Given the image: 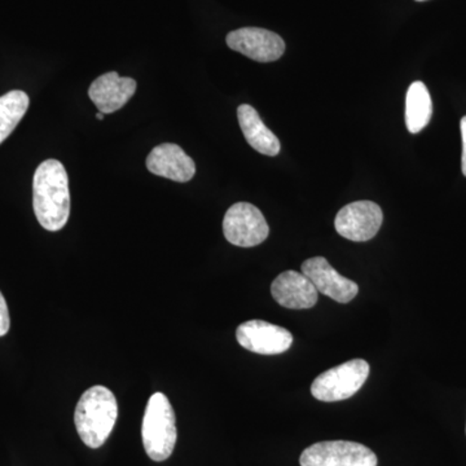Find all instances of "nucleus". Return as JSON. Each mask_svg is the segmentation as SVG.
I'll return each mask as SVG.
<instances>
[{
    "label": "nucleus",
    "mask_w": 466,
    "mask_h": 466,
    "mask_svg": "<svg viewBox=\"0 0 466 466\" xmlns=\"http://www.w3.org/2000/svg\"><path fill=\"white\" fill-rule=\"evenodd\" d=\"M382 222V210L376 202L357 201L346 205L339 211L334 227L342 238L363 242L375 238Z\"/></svg>",
    "instance_id": "0eeeda50"
},
{
    "label": "nucleus",
    "mask_w": 466,
    "mask_h": 466,
    "mask_svg": "<svg viewBox=\"0 0 466 466\" xmlns=\"http://www.w3.org/2000/svg\"><path fill=\"white\" fill-rule=\"evenodd\" d=\"M433 116V103L428 87L416 81L410 86L406 97V125L410 134L424 130Z\"/></svg>",
    "instance_id": "2eb2a0df"
},
{
    "label": "nucleus",
    "mask_w": 466,
    "mask_h": 466,
    "mask_svg": "<svg viewBox=\"0 0 466 466\" xmlns=\"http://www.w3.org/2000/svg\"><path fill=\"white\" fill-rule=\"evenodd\" d=\"M271 293L276 302L290 309L314 308L318 302V290L302 272L285 271L275 279Z\"/></svg>",
    "instance_id": "ddd939ff"
},
{
    "label": "nucleus",
    "mask_w": 466,
    "mask_h": 466,
    "mask_svg": "<svg viewBox=\"0 0 466 466\" xmlns=\"http://www.w3.org/2000/svg\"><path fill=\"white\" fill-rule=\"evenodd\" d=\"M147 168L157 177L187 183L195 177V161L177 144H159L147 158Z\"/></svg>",
    "instance_id": "9b49d317"
},
{
    "label": "nucleus",
    "mask_w": 466,
    "mask_h": 466,
    "mask_svg": "<svg viewBox=\"0 0 466 466\" xmlns=\"http://www.w3.org/2000/svg\"><path fill=\"white\" fill-rule=\"evenodd\" d=\"M118 404L106 386H92L76 404L75 424L79 438L90 449H100L115 428Z\"/></svg>",
    "instance_id": "f03ea898"
},
{
    "label": "nucleus",
    "mask_w": 466,
    "mask_h": 466,
    "mask_svg": "<svg viewBox=\"0 0 466 466\" xmlns=\"http://www.w3.org/2000/svg\"><path fill=\"white\" fill-rule=\"evenodd\" d=\"M142 437L147 455L153 461L170 458L177 444V419L167 395L156 392L144 412Z\"/></svg>",
    "instance_id": "7ed1b4c3"
},
{
    "label": "nucleus",
    "mask_w": 466,
    "mask_h": 466,
    "mask_svg": "<svg viewBox=\"0 0 466 466\" xmlns=\"http://www.w3.org/2000/svg\"><path fill=\"white\" fill-rule=\"evenodd\" d=\"M236 339L242 348L260 355L283 354L293 343L289 330L263 320L245 321L236 330Z\"/></svg>",
    "instance_id": "1a4fd4ad"
},
{
    "label": "nucleus",
    "mask_w": 466,
    "mask_h": 466,
    "mask_svg": "<svg viewBox=\"0 0 466 466\" xmlns=\"http://www.w3.org/2000/svg\"><path fill=\"white\" fill-rule=\"evenodd\" d=\"M238 116L245 139L257 152L269 157H275L280 153V140L263 124L258 112L253 106L242 104L238 106Z\"/></svg>",
    "instance_id": "4468645a"
},
{
    "label": "nucleus",
    "mask_w": 466,
    "mask_h": 466,
    "mask_svg": "<svg viewBox=\"0 0 466 466\" xmlns=\"http://www.w3.org/2000/svg\"><path fill=\"white\" fill-rule=\"evenodd\" d=\"M416 2H426V0H416Z\"/></svg>",
    "instance_id": "aec40b11"
},
{
    "label": "nucleus",
    "mask_w": 466,
    "mask_h": 466,
    "mask_svg": "<svg viewBox=\"0 0 466 466\" xmlns=\"http://www.w3.org/2000/svg\"><path fill=\"white\" fill-rule=\"evenodd\" d=\"M223 233L227 241L236 247L253 248L268 238L269 227L258 208L238 202L227 210Z\"/></svg>",
    "instance_id": "423d86ee"
},
{
    "label": "nucleus",
    "mask_w": 466,
    "mask_h": 466,
    "mask_svg": "<svg viewBox=\"0 0 466 466\" xmlns=\"http://www.w3.org/2000/svg\"><path fill=\"white\" fill-rule=\"evenodd\" d=\"M302 274L314 284L318 293L324 294L336 302L349 303L358 296V284L339 275L323 257L305 260Z\"/></svg>",
    "instance_id": "9d476101"
},
{
    "label": "nucleus",
    "mask_w": 466,
    "mask_h": 466,
    "mask_svg": "<svg viewBox=\"0 0 466 466\" xmlns=\"http://www.w3.org/2000/svg\"><path fill=\"white\" fill-rule=\"evenodd\" d=\"M300 466H377L372 450L348 441H319L303 451Z\"/></svg>",
    "instance_id": "39448f33"
},
{
    "label": "nucleus",
    "mask_w": 466,
    "mask_h": 466,
    "mask_svg": "<svg viewBox=\"0 0 466 466\" xmlns=\"http://www.w3.org/2000/svg\"><path fill=\"white\" fill-rule=\"evenodd\" d=\"M96 118L97 119H104V113H101V112L96 113Z\"/></svg>",
    "instance_id": "6ab92c4d"
},
{
    "label": "nucleus",
    "mask_w": 466,
    "mask_h": 466,
    "mask_svg": "<svg viewBox=\"0 0 466 466\" xmlns=\"http://www.w3.org/2000/svg\"><path fill=\"white\" fill-rule=\"evenodd\" d=\"M460 128H461V137H462L461 168H462V174H464L466 177V116H462L461 122H460Z\"/></svg>",
    "instance_id": "a211bd4d"
},
{
    "label": "nucleus",
    "mask_w": 466,
    "mask_h": 466,
    "mask_svg": "<svg viewBox=\"0 0 466 466\" xmlns=\"http://www.w3.org/2000/svg\"><path fill=\"white\" fill-rule=\"evenodd\" d=\"M11 328V318H9V311L7 300L0 291V337L5 336Z\"/></svg>",
    "instance_id": "f3484780"
},
{
    "label": "nucleus",
    "mask_w": 466,
    "mask_h": 466,
    "mask_svg": "<svg viewBox=\"0 0 466 466\" xmlns=\"http://www.w3.org/2000/svg\"><path fill=\"white\" fill-rule=\"evenodd\" d=\"M26 92L11 91L0 96V144L14 133L29 108Z\"/></svg>",
    "instance_id": "dca6fc26"
},
{
    "label": "nucleus",
    "mask_w": 466,
    "mask_h": 466,
    "mask_svg": "<svg viewBox=\"0 0 466 466\" xmlns=\"http://www.w3.org/2000/svg\"><path fill=\"white\" fill-rule=\"evenodd\" d=\"M137 91V81L128 76H119L109 72L95 79L88 90V96L104 115L124 108Z\"/></svg>",
    "instance_id": "f8f14e48"
},
{
    "label": "nucleus",
    "mask_w": 466,
    "mask_h": 466,
    "mask_svg": "<svg viewBox=\"0 0 466 466\" xmlns=\"http://www.w3.org/2000/svg\"><path fill=\"white\" fill-rule=\"evenodd\" d=\"M33 208L39 225L47 231L63 229L69 219V177L57 159L42 162L34 174Z\"/></svg>",
    "instance_id": "f257e3e1"
},
{
    "label": "nucleus",
    "mask_w": 466,
    "mask_h": 466,
    "mask_svg": "<svg viewBox=\"0 0 466 466\" xmlns=\"http://www.w3.org/2000/svg\"><path fill=\"white\" fill-rule=\"evenodd\" d=\"M227 45L258 63H272L283 56L285 42L280 35L262 27H241L227 35Z\"/></svg>",
    "instance_id": "6e6552de"
},
{
    "label": "nucleus",
    "mask_w": 466,
    "mask_h": 466,
    "mask_svg": "<svg viewBox=\"0 0 466 466\" xmlns=\"http://www.w3.org/2000/svg\"><path fill=\"white\" fill-rule=\"evenodd\" d=\"M368 376L370 364L363 359H354L318 376L312 382L311 394L327 403L349 400L360 390Z\"/></svg>",
    "instance_id": "20e7f679"
}]
</instances>
